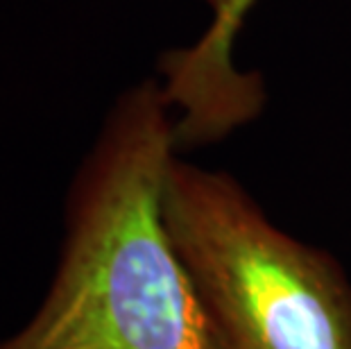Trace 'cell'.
Returning <instances> with one entry per match:
<instances>
[{"mask_svg":"<svg viewBox=\"0 0 351 349\" xmlns=\"http://www.w3.org/2000/svg\"><path fill=\"white\" fill-rule=\"evenodd\" d=\"M177 152L159 80L118 95L71 182L48 291L0 349H213L163 218Z\"/></svg>","mask_w":351,"mask_h":349,"instance_id":"obj_1","label":"cell"},{"mask_svg":"<svg viewBox=\"0 0 351 349\" xmlns=\"http://www.w3.org/2000/svg\"><path fill=\"white\" fill-rule=\"evenodd\" d=\"M163 218L213 349H351V281L274 225L243 184L175 157Z\"/></svg>","mask_w":351,"mask_h":349,"instance_id":"obj_2","label":"cell"},{"mask_svg":"<svg viewBox=\"0 0 351 349\" xmlns=\"http://www.w3.org/2000/svg\"><path fill=\"white\" fill-rule=\"evenodd\" d=\"M254 3L218 0L199 39L163 55L159 82L175 114L179 150L218 143L263 111V82L234 64L236 36Z\"/></svg>","mask_w":351,"mask_h":349,"instance_id":"obj_3","label":"cell"},{"mask_svg":"<svg viewBox=\"0 0 351 349\" xmlns=\"http://www.w3.org/2000/svg\"><path fill=\"white\" fill-rule=\"evenodd\" d=\"M204 3H206V5H208V7H213V5H215V3H218V0H204Z\"/></svg>","mask_w":351,"mask_h":349,"instance_id":"obj_4","label":"cell"}]
</instances>
